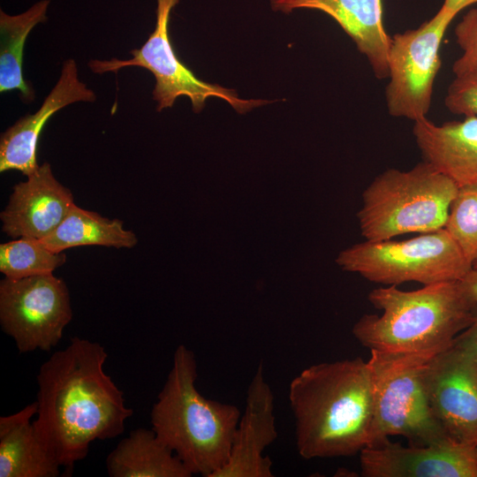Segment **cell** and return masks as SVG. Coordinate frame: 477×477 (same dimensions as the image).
I'll return each mask as SVG.
<instances>
[{
  "label": "cell",
  "instance_id": "8992f818",
  "mask_svg": "<svg viewBox=\"0 0 477 477\" xmlns=\"http://www.w3.org/2000/svg\"><path fill=\"white\" fill-rule=\"evenodd\" d=\"M367 360L373 379V422L367 447L392 435L411 444L438 443L451 438L430 405L427 368L435 354L370 351Z\"/></svg>",
  "mask_w": 477,
  "mask_h": 477
},
{
  "label": "cell",
  "instance_id": "d4e9b609",
  "mask_svg": "<svg viewBox=\"0 0 477 477\" xmlns=\"http://www.w3.org/2000/svg\"><path fill=\"white\" fill-rule=\"evenodd\" d=\"M456 42L462 50L452 65L455 76L477 69V8L469 10L454 30Z\"/></svg>",
  "mask_w": 477,
  "mask_h": 477
},
{
  "label": "cell",
  "instance_id": "484cf974",
  "mask_svg": "<svg viewBox=\"0 0 477 477\" xmlns=\"http://www.w3.org/2000/svg\"><path fill=\"white\" fill-rule=\"evenodd\" d=\"M452 346L477 363V317L469 327L456 337Z\"/></svg>",
  "mask_w": 477,
  "mask_h": 477
},
{
  "label": "cell",
  "instance_id": "277c9868",
  "mask_svg": "<svg viewBox=\"0 0 477 477\" xmlns=\"http://www.w3.org/2000/svg\"><path fill=\"white\" fill-rule=\"evenodd\" d=\"M197 376L195 354L179 344L150 420L157 437L193 475L214 477L229 458L241 413L234 405L201 395Z\"/></svg>",
  "mask_w": 477,
  "mask_h": 477
},
{
  "label": "cell",
  "instance_id": "7402d4cb",
  "mask_svg": "<svg viewBox=\"0 0 477 477\" xmlns=\"http://www.w3.org/2000/svg\"><path fill=\"white\" fill-rule=\"evenodd\" d=\"M65 261L63 252H54L36 238L21 237L0 245V271L8 278L53 274Z\"/></svg>",
  "mask_w": 477,
  "mask_h": 477
},
{
  "label": "cell",
  "instance_id": "44dd1931",
  "mask_svg": "<svg viewBox=\"0 0 477 477\" xmlns=\"http://www.w3.org/2000/svg\"><path fill=\"white\" fill-rule=\"evenodd\" d=\"M49 4L42 0L18 15L0 11V92L17 90L26 103L34 101V92L23 78L24 47L33 28L46 21Z\"/></svg>",
  "mask_w": 477,
  "mask_h": 477
},
{
  "label": "cell",
  "instance_id": "52a82bcc",
  "mask_svg": "<svg viewBox=\"0 0 477 477\" xmlns=\"http://www.w3.org/2000/svg\"><path fill=\"white\" fill-rule=\"evenodd\" d=\"M338 262L370 282L396 286L458 281L472 269L444 228L405 240H366L343 252Z\"/></svg>",
  "mask_w": 477,
  "mask_h": 477
},
{
  "label": "cell",
  "instance_id": "5bb4252c",
  "mask_svg": "<svg viewBox=\"0 0 477 477\" xmlns=\"http://www.w3.org/2000/svg\"><path fill=\"white\" fill-rule=\"evenodd\" d=\"M73 195L43 163L26 181L12 188L8 204L0 215L2 230L11 238L42 240L62 223L72 206Z\"/></svg>",
  "mask_w": 477,
  "mask_h": 477
},
{
  "label": "cell",
  "instance_id": "7c38bea8",
  "mask_svg": "<svg viewBox=\"0 0 477 477\" xmlns=\"http://www.w3.org/2000/svg\"><path fill=\"white\" fill-rule=\"evenodd\" d=\"M364 477H477L476 446L450 438L404 446L390 439L360 452Z\"/></svg>",
  "mask_w": 477,
  "mask_h": 477
},
{
  "label": "cell",
  "instance_id": "d6986e66",
  "mask_svg": "<svg viewBox=\"0 0 477 477\" xmlns=\"http://www.w3.org/2000/svg\"><path fill=\"white\" fill-rule=\"evenodd\" d=\"M110 477H191L193 474L155 435L136 428L122 439L106 458Z\"/></svg>",
  "mask_w": 477,
  "mask_h": 477
},
{
  "label": "cell",
  "instance_id": "cb8c5ba5",
  "mask_svg": "<svg viewBox=\"0 0 477 477\" xmlns=\"http://www.w3.org/2000/svg\"><path fill=\"white\" fill-rule=\"evenodd\" d=\"M453 114L477 117V69L455 76L444 98Z\"/></svg>",
  "mask_w": 477,
  "mask_h": 477
},
{
  "label": "cell",
  "instance_id": "f1b7e54d",
  "mask_svg": "<svg viewBox=\"0 0 477 477\" xmlns=\"http://www.w3.org/2000/svg\"><path fill=\"white\" fill-rule=\"evenodd\" d=\"M472 268L477 269V259L473 262Z\"/></svg>",
  "mask_w": 477,
  "mask_h": 477
},
{
  "label": "cell",
  "instance_id": "7a4b0ae2",
  "mask_svg": "<svg viewBox=\"0 0 477 477\" xmlns=\"http://www.w3.org/2000/svg\"><path fill=\"white\" fill-rule=\"evenodd\" d=\"M288 399L303 458L352 456L368 445L374 392L367 360L311 365L291 381Z\"/></svg>",
  "mask_w": 477,
  "mask_h": 477
},
{
  "label": "cell",
  "instance_id": "ffe728a7",
  "mask_svg": "<svg viewBox=\"0 0 477 477\" xmlns=\"http://www.w3.org/2000/svg\"><path fill=\"white\" fill-rule=\"evenodd\" d=\"M42 242L54 252L85 246L132 248L138 238L121 220L110 219L75 203L57 228Z\"/></svg>",
  "mask_w": 477,
  "mask_h": 477
},
{
  "label": "cell",
  "instance_id": "4316f807",
  "mask_svg": "<svg viewBox=\"0 0 477 477\" xmlns=\"http://www.w3.org/2000/svg\"><path fill=\"white\" fill-rule=\"evenodd\" d=\"M458 283L467 299L477 305V269L472 268Z\"/></svg>",
  "mask_w": 477,
  "mask_h": 477
},
{
  "label": "cell",
  "instance_id": "f546056e",
  "mask_svg": "<svg viewBox=\"0 0 477 477\" xmlns=\"http://www.w3.org/2000/svg\"><path fill=\"white\" fill-rule=\"evenodd\" d=\"M476 455H477V445H476Z\"/></svg>",
  "mask_w": 477,
  "mask_h": 477
},
{
  "label": "cell",
  "instance_id": "e0dca14e",
  "mask_svg": "<svg viewBox=\"0 0 477 477\" xmlns=\"http://www.w3.org/2000/svg\"><path fill=\"white\" fill-rule=\"evenodd\" d=\"M413 133L423 161L458 187L477 184V117L436 125L425 117Z\"/></svg>",
  "mask_w": 477,
  "mask_h": 477
},
{
  "label": "cell",
  "instance_id": "2e32d148",
  "mask_svg": "<svg viewBox=\"0 0 477 477\" xmlns=\"http://www.w3.org/2000/svg\"><path fill=\"white\" fill-rule=\"evenodd\" d=\"M274 11H320L332 18L368 61L378 79L388 77L390 36L382 19V0H270Z\"/></svg>",
  "mask_w": 477,
  "mask_h": 477
},
{
  "label": "cell",
  "instance_id": "3957f363",
  "mask_svg": "<svg viewBox=\"0 0 477 477\" xmlns=\"http://www.w3.org/2000/svg\"><path fill=\"white\" fill-rule=\"evenodd\" d=\"M369 302L382 311L364 314L354 324V337L370 351L437 354L477 317V305L458 281L402 291L396 285L374 289Z\"/></svg>",
  "mask_w": 477,
  "mask_h": 477
},
{
  "label": "cell",
  "instance_id": "ac0fdd59",
  "mask_svg": "<svg viewBox=\"0 0 477 477\" xmlns=\"http://www.w3.org/2000/svg\"><path fill=\"white\" fill-rule=\"evenodd\" d=\"M33 402L19 412L0 417V477H57L60 466L53 458L33 417Z\"/></svg>",
  "mask_w": 477,
  "mask_h": 477
},
{
  "label": "cell",
  "instance_id": "ba28073f",
  "mask_svg": "<svg viewBox=\"0 0 477 477\" xmlns=\"http://www.w3.org/2000/svg\"><path fill=\"white\" fill-rule=\"evenodd\" d=\"M156 1L155 27L140 49H134L130 52L132 57L126 60L116 58L90 60L88 66L93 72L96 74L117 72L120 69L129 66L148 70L155 79L152 95L157 103V111L172 107L180 96L190 99L194 112L201 111L207 99L210 97L225 101L238 113H246L271 102L261 99H243L233 89L197 78L177 57L170 42L169 22L171 11L179 0Z\"/></svg>",
  "mask_w": 477,
  "mask_h": 477
},
{
  "label": "cell",
  "instance_id": "83f0119b",
  "mask_svg": "<svg viewBox=\"0 0 477 477\" xmlns=\"http://www.w3.org/2000/svg\"><path fill=\"white\" fill-rule=\"evenodd\" d=\"M475 4L477 0H443L442 6L457 15L465 8Z\"/></svg>",
  "mask_w": 477,
  "mask_h": 477
},
{
  "label": "cell",
  "instance_id": "8fae6325",
  "mask_svg": "<svg viewBox=\"0 0 477 477\" xmlns=\"http://www.w3.org/2000/svg\"><path fill=\"white\" fill-rule=\"evenodd\" d=\"M432 410L454 440L477 445V363L460 350L434 355L427 368Z\"/></svg>",
  "mask_w": 477,
  "mask_h": 477
},
{
  "label": "cell",
  "instance_id": "30bf717a",
  "mask_svg": "<svg viewBox=\"0 0 477 477\" xmlns=\"http://www.w3.org/2000/svg\"><path fill=\"white\" fill-rule=\"evenodd\" d=\"M72 318L65 282L53 274L0 282V323L20 353L49 352Z\"/></svg>",
  "mask_w": 477,
  "mask_h": 477
},
{
  "label": "cell",
  "instance_id": "4fadbf2b",
  "mask_svg": "<svg viewBox=\"0 0 477 477\" xmlns=\"http://www.w3.org/2000/svg\"><path fill=\"white\" fill-rule=\"evenodd\" d=\"M276 437L275 397L260 362L247 388L229 458L214 477L274 476L273 462L263 452Z\"/></svg>",
  "mask_w": 477,
  "mask_h": 477
},
{
  "label": "cell",
  "instance_id": "603a6c76",
  "mask_svg": "<svg viewBox=\"0 0 477 477\" xmlns=\"http://www.w3.org/2000/svg\"><path fill=\"white\" fill-rule=\"evenodd\" d=\"M444 229L473 264L477 259V184L458 187Z\"/></svg>",
  "mask_w": 477,
  "mask_h": 477
},
{
  "label": "cell",
  "instance_id": "9c48e42d",
  "mask_svg": "<svg viewBox=\"0 0 477 477\" xmlns=\"http://www.w3.org/2000/svg\"><path fill=\"white\" fill-rule=\"evenodd\" d=\"M457 15L441 6L419 27L390 37L389 83L385 89L388 112L413 122L427 117L435 80L441 68L440 49L446 30Z\"/></svg>",
  "mask_w": 477,
  "mask_h": 477
},
{
  "label": "cell",
  "instance_id": "5b68a950",
  "mask_svg": "<svg viewBox=\"0 0 477 477\" xmlns=\"http://www.w3.org/2000/svg\"><path fill=\"white\" fill-rule=\"evenodd\" d=\"M458 186L423 161L409 170L389 169L365 189L358 218L366 240L444 228Z\"/></svg>",
  "mask_w": 477,
  "mask_h": 477
},
{
  "label": "cell",
  "instance_id": "6da1fadb",
  "mask_svg": "<svg viewBox=\"0 0 477 477\" xmlns=\"http://www.w3.org/2000/svg\"><path fill=\"white\" fill-rule=\"evenodd\" d=\"M107 358L101 344L74 337L39 368L34 423L65 476L94 441L120 435L132 415L124 392L104 370Z\"/></svg>",
  "mask_w": 477,
  "mask_h": 477
},
{
  "label": "cell",
  "instance_id": "9a60e30c",
  "mask_svg": "<svg viewBox=\"0 0 477 477\" xmlns=\"http://www.w3.org/2000/svg\"><path fill=\"white\" fill-rule=\"evenodd\" d=\"M95 99L94 91L79 80L75 60H65L57 83L41 107L34 113L18 119L1 134L0 171L15 170L26 177L32 174L39 167L36 157L38 142L49 119L70 104L93 102Z\"/></svg>",
  "mask_w": 477,
  "mask_h": 477
}]
</instances>
